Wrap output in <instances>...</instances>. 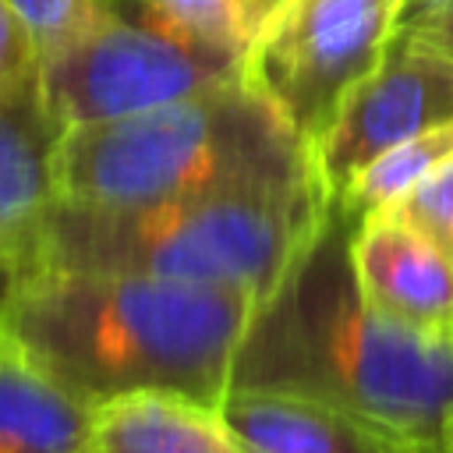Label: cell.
Returning a JSON list of instances; mask_svg holds the SVG:
<instances>
[{"instance_id":"6da1fadb","label":"cell","mask_w":453,"mask_h":453,"mask_svg":"<svg viewBox=\"0 0 453 453\" xmlns=\"http://www.w3.org/2000/svg\"><path fill=\"white\" fill-rule=\"evenodd\" d=\"M255 311L226 287L28 269L0 297V340L88 407L149 389L219 407Z\"/></svg>"},{"instance_id":"7a4b0ae2","label":"cell","mask_w":453,"mask_h":453,"mask_svg":"<svg viewBox=\"0 0 453 453\" xmlns=\"http://www.w3.org/2000/svg\"><path fill=\"white\" fill-rule=\"evenodd\" d=\"M354 219H329L283 287L258 304L230 389H280L347 407L439 453L453 421V333L375 311L350 273Z\"/></svg>"},{"instance_id":"3957f363","label":"cell","mask_w":453,"mask_h":453,"mask_svg":"<svg viewBox=\"0 0 453 453\" xmlns=\"http://www.w3.org/2000/svg\"><path fill=\"white\" fill-rule=\"evenodd\" d=\"M326 219L329 202L315 177L159 205L57 198L39 226L28 269L142 273L241 290L265 304L315 244Z\"/></svg>"},{"instance_id":"277c9868","label":"cell","mask_w":453,"mask_h":453,"mask_svg":"<svg viewBox=\"0 0 453 453\" xmlns=\"http://www.w3.org/2000/svg\"><path fill=\"white\" fill-rule=\"evenodd\" d=\"M311 177V152L248 81L67 127L57 145V195L81 205H159Z\"/></svg>"},{"instance_id":"5b68a950","label":"cell","mask_w":453,"mask_h":453,"mask_svg":"<svg viewBox=\"0 0 453 453\" xmlns=\"http://www.w3.org/2000/svg\"><path fill=\"white\" fill-rule=\"evenodd\" d=\"M230 81H244V60L188 39L149 0H110L92 28L39 57V92L64 131L145 113Z\"/></svg>"},{"instance_id":"8992f818","label":"cell","mask_w":453,"mask_h":453,"mask_svg":"<svg viewBox=\"0 0 453 453\" xmlns=\"http://www.w3.org/2000/svg\"><path fill=\"white\" fill-rule=\"evenodd\" d=\"M403 0H273L244 57V81L265 96L308 152L347 92L375 71Z\"/></svg>"},{"instance_id":"52a82bcc","label":"cell","mask_w":453,"mask_h":453,"mask_svg":"<svg viewBox=\"0 0 453 453\" xmlns=\"http://www.w3.org/2000/svg\"><path fill=\"white\" fill-rule=\"evenodd\" d=\"M442 124H453V53L396 32L311 152L326 202L333 205L375 156Z\"/></svg>"},{"instance_id":"ba28073f","label":"cell","mask_w":453,"mask_h":453,"mask_svg":"<svg viewBox=\"0 0 453 453\" xmlns=\"http://www.w3.org/2000/svg\"><path fill=\"white\" fill-rule=\"evenodd\" d=\"M64 127L42 103L39 74L0 92V297L28 269L57 195Z\"/></svg>"},{"instance_id":"9c48e42d","label":"cell","mask_w":453,"mask_h":453,"mask_svg":"<svg viewBox=\"0 0 453 453\" xmlns=\"http://www.w3.org/2000/svg\"><path fill=\"white\" fill-rule=\"evenodd\" d=\"M350 273L361 297L414 329L453 333V258L389 212L350 226Z\"/></svg>"},{"instance_id":"30bf717a","label":"cell","mask_w":453,"mask_h":453,"mask_svg":"<svg viewBox=\"0 0 453 453\" xmlns=\"http://www.w3.org/2000/svg\"><path fill=\"white\" fill-rule=\"evenodd\" d=\"M216 411L248 453H439L389 425L301 393L226 389Z\"/></svg>"},{"instance_id":"8fae6325","label":"cell","mask_w":453,"mask_h":453,"mask_svg":"<svg viewBox=\"0 0 453 453\" xmlns=\"http://www.w3.org/2000/svg\"><path fill=\"white\" fill-rule=\"evenodd\" d=\"M88 453H248L219 411L180 393H127L92 414Z\"/></svg>"},{"instance_id":"7c38bea8","label":"cell","mask_w":453,"mask_h":453,"mask_svg":"<svg viewBox=\"0 0 453 453\" xmlns=\"http://www.w3.org/2000/svg\"><path fill=\"white\" fill-rule=\"evenodd\" d=\"M92 414L0 340V453H88Z\"/></svg>"},{"instance_id":"4fadbf2b","label":"cell","mask_w":453,"mask_h":453,"mask_svg":"<svg viewBox=\"0 0 453 453\" xmlns=\"http://www.w3.org/2000/svg\"><path fill=\"white\" fill-rule=\"evenodd\" d=\"M449 152H453V124H442V127H432L425 134H414V138L386 149L382 156H375L343 188V195L329 209H336L340 216H347V219L357 223V219L386 209L389 202H396L403 191H411Z\"/></svg>"},{"instance_id":"5bb4252c","label":"cell","mask_w":453,"mask_h":453,"mask_svg":"<svg viewBox=\"0 0 453 453\" xmlns=\"http://www.w3.org/2000/svg\"><path fill=\"white\" fill-rule=\"evenodd\" d=\"M149 4L166 25H173L188 39L244 60L273 0H149Z\"/></svg>"},{"instance_id":"9a60e30c","label":"cell","mask_w":453,"mask_h":453,"mask_svg":"<svg viewBox=\"0 0 453 453\" xmlns=\"http://www.w3.org/2000/svg\"><path fill=\"white\" fill-rule=\"evenodd\" d=\"M379 212L403 219L421 237H428L442 255L453 258V152Z\"/></svg>"},{"instance_id":"2e32d148","label":"cell","mask_w":453,"mask_h":453,"mask_svg":"<svg viewBox=\"0 0 453 453\" xmlns=\"http://www.w3.org/2000/svg\"><path fill=\"white\" fill-rule=\"evenodd\" d=\"M7 4L28 25L39 57L60 50L110 11V0H7Z\"/></svg>"},{"instance_id":"e0dca14e","label":"cell","mask_w":453,"mask_h":453,"mask_svg":"<svg viewBox=\"0 0 453 453\" xmlns=\"http://www.w3.org/2000/svg\"><path fill=\"white\" fill-rule=\"evenodd\" d=\"M32 74H39V46L11 4L0 0V92L28 81Z\"/></svg>"},{"instance_id":"ac0fdd59","label":"cell","mask_w":453,"mask_h":453,"mask_svg":"<svg viewBox=\"0 0 453 453\" xmlns=\"http://www.w3.org/2000/svg\"><path fill=\"white\" fill-rule=\"evenodd\" d=\"M403 32L414 35V39H421V42H428V46H435V50L453 53V0L442 4L439 11H432L428 18H421L418 25L403 28Z\"/></svg>"},{"instance_id":"d6986e66","label":"cell","mask_w":453,"mask_h":453,"mask_svg":"<svg viewBox=\"0 0 453 453\" xmlns=\"http://www.w3.org/2000/svg\"><path fill=\"white\" fill-rule=\"evenodd\" d=\"M442 4H449V0H403V4H400V18H396V32L418 25L421 18H428L432 11H439Z\"/></svg>"},{"instance_id":"ffe728a7","label":"cell","mask_w":453,"mask_h":453,"mask_svg":"<svg viewBox=\"0 0 453 453\" xmlns=\"http://www.w3.org/2000/svg\"><path fill=\"white\" fill-rule=\"evenodd\" d=\"M446 453H453V421H449V432H446Z\"/></svg>"}]
</instances>
